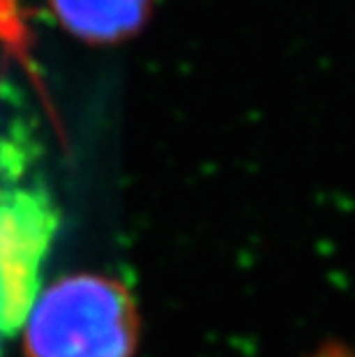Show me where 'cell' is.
Masks as SVG:
<instances>
[{"label":"cell","mask_w":355,"mask_h":357,"mask_svg":"<svg viewBox=\"0 0 355 357\" xmlns=\"http://www.w3.org/2000/svg\"><path fill=\"white\" fill-rule=\"evenodd\" d=\"M139 309L123 281L77 272L37 295L24 321L26 357H134Z\"/></svg>","instance_id":"6da1fadb"},{"label":"cell","mask_w":355,"mask_h":357,"mask_svg":"<svg viewBox=\"0 0 355 357\" xmlns=\"http://www.w3.org/2000/svg\"><path fill=\"white\" fill-rule=\"evenodd\" d=\"M60 215L37 187L0 189V330L17 332L40 293Z\"/></svg>","instance_id":"7a4b0ae2"},{"label":"cell","mask_w":355,"mask_h":357,"mask_svg":"<svg viewBox=\"0 0 355 357\" xmlns=\"http://www.w3.org/2000/svg\"><path fill=\"white\" fill-rule=\"evenodd\" d=\"M67 33L88 44H118L148 24L153 0H49Z\"/></svg>","instance_id":"3957f363"},{"label":"cell","mask_w":355,"mask_h":357,"mask_svg":"<svg viewBox=\"0 0 355 357\" xmlns=\"http://www.w3.org/2000/svg\"><path fill=\"white\" fill-rule=\"evenodd\" d=\"M0 47L12 56L28 60L30 28L24 0H0Z\"/></svg>","instance_id":"277c9868"},{"label":"cell","mask_w":355,"mask_h":357,"mask_svg":"<svg viewBox=\"0 0 355 357\" xmlns=\"http://www.w3.org/2000/svg\"><path fill=\"white\" fill-rule=\"evenodd\" d=\"M309 357H355V351L346 344H323L319 351H314Z\"/></svg>","instance_id":"5b68a950"}]
</instances>
